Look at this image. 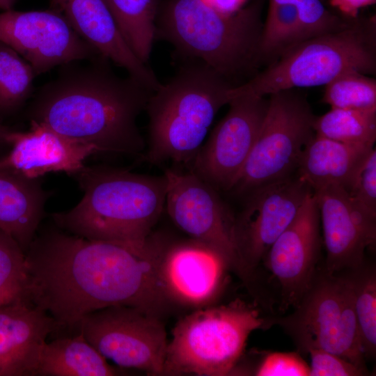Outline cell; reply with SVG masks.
<instances>
[{"label": "cell", "instance_id": "cell-5", "mask_svg": "<svg viewBox=\"0 0 376 376\" xmlns=\"http://www.w3.org/2000/svg\"><path fill=\"white\" fill-rule=\"evenodd\" d=\"M175 74L150 96L146 159L152 164L194 160L219 109L236 86L205 62L182 58Z\"/></svg>", "mask_w": 376, "mask_h": 376}, {"label": "cell", "instance_id": "cell-39", "mask_svg": "<svg viewBox=\"0 0 376 376\" xmlns=\"http://www.w3.org/2000/svg\"><path fill=\"white\" fill-rule=\"evenodd\" d=\"M3 306L1 301H0V308Z\"/></svg>", "mask_w": 376, "mask_h": 376}, {"label": "cell", "instance_id": "cell-20", "mask_svg": "<svg viewBox=\"0 0 376 376\" xmlns=\"http://www.w3.org/2000/svg\"><path fill=\"white\" fill-rule=\"evenodd\" d=\"M58 329L54 319L30 301L0 308V376H36L47 337Z\"/></svg>", "mask_w": 376, "mask_h": 376}, {"label": "cell", "instance_id": "cell-26", "mask_svg": "<svg viewBox=\"0 0 376 376\" xmlns=\"http://www.w3.org/2000/svg\"><path fill=\"white\" fill-rule=\"evenodd\" d=\"M315 134L356 145L374 146L376 140V110L331 108L313 122Z\"/></svg>", "mask_w": 376, "mask_h": 376}, {"label": "cell", "instance_id": "cell-24", "mask_svg": "<svg viewBox=\"0 0 376 376\" xmlns=\"http://www.w3.org/2000/svg\"><path fill=\"white\" fill-rule=\"evenodd\" d=\"M124 40L148 65L155 38L158 0H104Z\"/></svg>", "mask_w": 376, "mask_h": 376}, {"label": "cell", "instance_id": "cell-18", "mask_svg": "<svg viewBox=\"0 0 376 376\" xmlns=\"http://www.w3.org/2000/svg\"><path fill=\"white\" fill-rule=\"evenodd\" d=\"M8 144L11 148L0 158V167L29 179L55 172L74 175L85 166L88 157L99 153L93 146L71 140L33 122L26 132L12 130Z\"/></svg>", "mask_w": 376, "mask_h": 376}, {"label": "cell", "instance_id": "cell-2", "mask_svg": "<svg viewBox=\"0 0 376 376\" xmlns=\"http://www.w3.org/2000/svg\"><path fill=\"white\" fill-rule=\"evenodd\" d=\"M84 61L59 66L40 87L27 109L29 123L99 153L140 155L146 143L136 120L153 91L130 75H116L101 54Z\"/></svg>", "mask_w": 376, "mask_h": 376}, {"label": "cell", "instance_id": "cell-32", "mask_svg": "<svg viewBox=\"0 0 376 376\" xmlns=\"http://www.w3.org/2000/svg\"><path fill=\"white\" fill-rule=\"evenodd\" d=\"M359 210L376 219V150L373 148L359 164L343 187Z\"/></svg>", "mask_w": 376, "mask_h": 376}, {"label": "cell", "instance_id": "cell-23", "mask_svg": "<svg viewBox=\"0 0 376 376\" xmlns=\"http://www.w3.org/2000/svg\"><path fill=\"white\" fill-rule=\"evenodd\" d=\"M123 373L110 365L78 332L77 336L45 343L36 376H112Z\"/></svg>", "mask_w": 376, "mask_h": 376}, {"label": "cell", "instance_id": "cell-1", "mask_svg": "<svg viewBox=\"0 0 376 376\" xmlns=\"http://www.w3.org/2000/svg\"><path fill=\"white\" fill-rule=\"evenodd\" d=\"M167 241L151 234L144 245L130 246L88 240L57 226L40 231L25 253L29 299L58 328L77 329L88 313L114 306L159 317L168 302L157 265Z\"/></svg>", "mask_w": 376, "mask_h": 376}, {"label": "cell", "instance_id": "cell-15", "mask_svg": "<svg viewBox=\"0 0 376 376\" xmlns=\"http://www.w3.org/2000/svg\"><path fill=\"white\" fill-rule=\"evenodd\" d=\"M320 212L311 191L263 261L279 288L282 313L297 306L320 267Z\"/></svg>", "mask_w": 376, "mask_h": 376}, {"label": "cell", "instance_id": "cell-31", "mask_svg": "<svg viewBox=\"0 0 376 376\" xmlns=\"http://www.w3.org/2000/svg\"><path fill=\"white\" fill-rule=\"evenodd\" d=\"M269 1L287 2L295 6L301 24V41L343 29L349 26L354 19L331 13L320 0H269Z\"/></svg>", "mask_w": 376, "mask_h": 376}, {"label": "cell", "instance_id": "cell-21", "mask_svg": "<svg viewBox=\"0 0 376 376\" xmlns=\"http://www.w3.org/2000/svg\"><path fill=\"white\" fill-rule=\"evenodd\" d=\"M47 198L39 179L0 167V229L25 253L37 233Z\"/></svg>", "mask_w": 376, "mask_h": 376}, {"label": "cell", "instance_id": "cell-27", "mask_svg": "<svg viewBox=\"0 0 376 376\" xmlns=\"http://www.w3.org/2000/svg\"><path fill=\"white\" fill-rule=\"evenodd\" d=\"M301 41V24L295 6L287 2L269 1L259 42L262 64L274 63Z\"/></svg>", "mask_w": 376, "mask_h": 376}, {"label": "cell", "instance_id": "cell-35", "mask_svg": "<svg viewBox=\"0 0 376 376\" xmlns=\"http://www.w3.org/2000/svg\"><path fill=\"white\" fill-rule=\"evenodd\" d=\"M330 4L337 9L344 17L356 19L359 10L375 3L376 0H329Z\"/></svg>", "mask_w": 376, "mask_h": 376}, {"label": "cell", "instance_id": "cell-25", "mask_svg": "<svg viewBox=\"0 0 376 376\" xmlns=\"http://www.w3.org/2000/svg\"><path fill=\"white\" fill-rule=\"evenodd\" d=\"M350 283L359 336L365 359L376 353V272L367 260L360 266L343 272Z\"/></svg>", "mask_w": 376, "mask_h": 376}, {"label": "cell", "instance_id": "cell-29", "mask_svg": "<svg viewBox=\"0 0 376 376\" xmlns=\"http://www.w3.org/2000/svg\"><path fill=\"white\" fill-rule=\"evenodd\" d=\"M324 86L322 102L331 108L376 110V80L368 75L349 71Z\"/></svg>", "mask_w": 376, "mask_h": 376}, {"label": "cell", "instance_id": "cell-14", "mask_svg": "<svg viewBox=\"0 0 376 376\" xmlns=\"http://www.w3.org/2000/svg\"><path fill=\"white\" fill-rule=\"evenodd\" d=\"M0 41L15 50L36 76L52 68L100 54L57 10L0 13Z\"/></svg>", "mask_w": 376, "mask_h": 376}, {"label": "cell", "instance_id": "cell-13", "mask_svg": "<svg viewBox=\"0 0 376 376\" xmlns=\"http://www.w3.org/2000/svg\"><path fill=\"white\" fill-rule=\"evenodd\" d=\"M268 104L266 97H234L191 163L190 171L217 191H230L254 145Z\"/></svg>", "mask_w": 376, "mask_h": 376}, {"label": "cell", "instance_id": "cell-17", "mask_svg": "<svg viewBox=\"0 0 376 376\" xmlns=\"http://www.w3.org/2000/svg\"><path fill=\"white\" fill-rule=\"evenodd\" d=\"M313 194L326 251L323 269L337 274L362 265L366 260V251L375 246L376 219L353 205L342 186L329 185Z\"/></svg>", "mask_w": 376, "mask_h": 376}, {"label": "cell", "instance_id": "cell-9", "mask_svg": "<svg viewBox=\"0 0 376 376\" xmlns=\"http://www.w3.org/2000/svg\"><path fill=\"white\" fill-rule=\"evenodd\" d=\"M268 96L256 140L230 190L239 195L295 173L304 146L315 135L316 116L304 95L288 89Z\"/></svg>", "mask_w": 376, "mask_h": 376}, {"label": "cell", "instance_id": "cell-6", "mask_svg": "<svg viewBox=\"0 0 376 376\" xmlns=\"http://www.w3.org/2000/svg\"><path fill=\"white\" fill-rule=\"evenodd\" d=\"M376 72L375 19H354L347 27L304 40L276 61L235 86L241 95L267 97L295 88L325 86L349 71Z\"/></svg>", "mask_w": 376, "mask_h": 376}, {"label": "cell", "instance_id": "cell-10", "mask_svg": "<svg viewBox=\"0 0 376 376\" xmlns=\"http://www.w3.org/2000/svg\"><path fill=\"white\" fill-rule=\"evenodd\" d=\"M77 329L119 368L163 375L169 342L159 317L130 306H114L88 313Z\"/></svg>", "mask_w": 376, "mask_h": 376}, {"label": "cell", "instance_id": "cell-19", "mask_svg": "<svg viewBox=\"0 0 376 376\" xmlns=\"http://www.w3.org/2000/svg\"><path fill=\"white\" fill-rule=\"evenodd\" d=\"M77 33L97 52L125 68L152 91L162 85L152 69L141 61L122 36L104 0H50Z\"/></svg>", "mask_w": 376, "mask_h": 376}, {"label": "cell", "instance_id": "cell-30", "mask_svg": "<svg viewBox=\"0 0 376 376\" xmlns=\"http://www.w3.org/2000/svg\"><path fill=\"white\" fill-rule=\"evenodd\" d=\"M0 301L3 306L29 301L25 253L11 236L1 229Z\"/></svg>", "mask_w": 376, "mask_h": 376}, {"label": "cell", "instance_id": "cell-7", "mask_svg": "<svg viewBox=\"0 0 376 376\" xmlns=\"http://www.w3.org/2000/svg\"><path fill=\"white\" fill-rule=\"evenodd\" d=\"M267 327L260 310L237 299L198 308L180 320L168 343L163 375H228L242 357L249 335Z\"/></svg>", "mask_w": 376, "mask_h": 376}, {"label": "cell", "instance_id": "cell-4", "mask_svg": "<svg viewBox=\"0 0 376 376\" xmlns=\"http://www.w3.org/2000/svg\"><path fill=\"white\" fill-rule=\"evenodd\" d=\"M263 24L258 3L229 15L203 0H169L158 8L155 38L171 43L178 58L201 60L237 86L262 65Z\"/></svg>", "mask_w": 376, "mask_h": 376}, {"label": "cell", "instance_id": "cell-11", "mask_svg": "<svg viewBox=\"0 0 376 376\" xmlns=\"http://www.w3.org/2000/svg\"><path fill=\"white\" fill-rule=\"evenodd\" d=\"M313 191L297 173L256 187L245 196L235 221L240 276L256 280V271L269 249L295 217Z\"/></svg>", "mask_w": 376, "mask_h": 376}, {"label": "cell", "instance_id": "cell-34", "mask_svg": "<svg viewBox=\"0 0 376 376\" xmlns=\"http://www.w3.org/2000/svg\"><path fill=\"white\" fill-rule=\"evenodd\" d=\"M309 376H361L368 372L355 364L331 352L322 350H311Z\"/></svg>", "mask_w": 376, "mask_h": 376}, {"label": "cell", "instance_id": "cell-33", "mask_svg": "<svg viewBox=\"0 0 376 376\" xmlns=\"http://www.w3.org/2000/svg\"><path fill=\"white\" fill-rule=\"evenodd\" d=\"M257 376H309V365L298 352L266 353L254 372Z\"/></svg>", "mask_w": 376, "mask_h": 376}, {"label": "cell", "instance_id": "cell-36", "mask_svg": "<svg viewBox=\"0 0 376 376\" xmlns=\"http://www.w3.org/2000/svg\"><path fill=\"white\" fill-rule=\"evenodd\" d=\"M205 3L226 14H234L243 8L248 0H203Z\"/></svg>", "mask_w": 376, "mask_h": 376}, {"label": "cell", "instance_id": "cell-38", "mask_svg": "<svg viewBox=\"0 0 376 376\" xmlns=\"http://www.w3.org/2000/svg\"><path fill=\"white\" fill-rule=\"evenodd\" d=\"M17 1V0H0V9L3 11L13 9Z\"/></svg>", "mask_w": 376, "mask_h": 376}, {"label": "cell", "instance_id": "cell-37", "mask_svg": "<svg viewBox=\"0 0 376 376\" xmlns=\"http://www.w3.org/2000/svg\"><path fill=\"white\" fill-rule=\"evenodd\" d=\"M12 130L0 124V146H9L8 136Z\"/></svg>", "mask_w": 376, "mask_h": 376}, {"label": "cell", "instance_id": "cell-12", "mask_svg": "<svg viewBox=\"0 0 376 376\" xmlns=\"http://www.w3.org/2000/svg\"><path fill=\"white\" fill-rule=\"evenodd\" d=\"M165 207L172 221L191 239L217 250L240 275L235 217L218 191L191 171L167 169Z\"/></svg>", "mask_w": 376, "mask_h": 376}, {"label": "cell", "instance_id": "cell-28", "mask_svg": "<svg viewBox=\"0 0 376 376\" xmlns=\"http://www.w3.org/2000/svg\"><path fill=\"white\" fill-rule=\"evenodd\" d=\"M36 75L15 50L0 41V113L20 108L31 97Z\"/></svg>", "mask_w": 376, "mask_h": 376}, {"label": "cell", "instance_id": "cell-22", "mask_svg": "<svg viewBox=\"0 0 376 376\" xmlns=\"http://www.w3.org/2000/svg\"><path fill=\"white\" fill-rule=\"evenodd\" d=\"M374 146L343 143L314 135L304 146L296 173L312 191L336 185L345 187Z\"/></svg>", "mask_w": 376, "mask_h": 376}, {"label": "cell", "instance_id": "cell-16", "mask_svg": "<svg viewBox=\"0 0 376 376\" xmlns=\"http://www.w3.org/2000/svg\"><path fill=\"white\" fill-rule=\"evenodd\" d=\"M229 269L223 256L204 243L168 241L158 261V281L167 302L200 308L217 297Z\"/></svg>", "mask_w": 376, "mask_h": 376}, {"label": "cell", "instance_id": "cell-3", "mask_svg": "<svg viewBox=\"0 0 376 376\" xmlns=\"http://www.w3.org/2000/svg\"><path fill=\"white\" fill-rule=\"evenodd\" d=\"M84 191L68 211L52 214L55 225L88 240L144 245L165 208L167 182L104 166H84L74 175Z\"/></svg>", "mask_w": 376, "mask_h": 376}, {"label": "cell", "instance_id": "cell-8", "mask_svg": "<svg viewBox=\"0 0 376 376\" xmlns=\"http://www.w3.org/2000/svg\"><path fill=\"white\" fill-rule=\"evenodd\" d=\"M281 327L298 350H322L335 354L368 372L345 274L327 273L320 267L294 311L267 320Z\"/></svg>", "mask_w": 376, "mask_h": 376}]
</instances>
